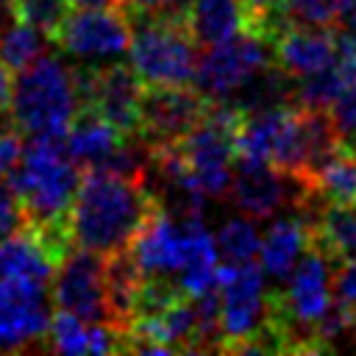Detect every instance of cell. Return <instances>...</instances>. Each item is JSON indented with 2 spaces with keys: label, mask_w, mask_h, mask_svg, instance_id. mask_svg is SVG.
Listing matches in <instances>:
<instances>
[{
  "label": "cell",
  "mask_w": 356,
  "mask_h": 356,
  "mask_svg": "<svg viewBox=\"0 0 356 356\" xmlns=\"http://www.w3.org/2000/svg\"><path fill=\"white\" fill-rule=\"evenodd\" d=\"M353 3L356 0H281L289 22L331 25V28L339 25V19L350 11Z\"/></svg>",
  "instance_id": "obj_22"
},
{
  "label": "cell",
  "mask_w": 356,
  "mask_h": 356,
  "mask_svg": "<svg viewBox=\"0 0 356 356\" xmlns=\"http://www.w3.org/2000/svg\"><path fill=\"white\" fill-rule=\"evenodd\" d=\"M228 195L234 197V203L248 217L264 220V217H273L289 200H295V206H298L303 200L306 189H303L300 181L281 172L270 161L250 159V156H236Z\"/></svg>",
  "instance_id": "obj_12"
},
{
  "label": "cell",
  "mask_w": 356,
  "mask_h": 356,
  "mask_svg": "<svg viewBox=\"0 0 356 356\" xmlns=\"http://www.w3.org/2000/svg\"><path fill=\"white\" fill-rule=\"evenodd\" d=\"M309 245H312V222L306 211L298 209V214L292 217L273 220L270 228L261 234V248H259V267L264 278L284 281Z\"/></svg>",
  "instance_id": "obj_14"
},
{
  "label": "cell",
  "mask_w": 356,
  "mask_h": 356,
  "mask_svg": "<svg viewBox=\"0 0 356 356\" xmlns=\"http://www.w3.org/2000/svg\"><path fill=\"white\" fill-rule=\"evenodd\" d=\"M211 100L197 89L186 86H145L139 111V139L147 150H161L178 145L206 114Z\"/></svg>",
  "instance_id": "obj_10"
},
{
  "label": "cell",
  "mask_w": 356,
  "mask_h": 356,
  "mask_svg": "<svg viewBox=\"0 0 356 356\" xmlns=\"http://www.w3.org/2000/svg\"><path fill=\"white\" fill-rule=\"evenodd\" d=\"M159 206L161 200L147 189L145 172L89 167L81 175L67 217L72 248L106 259L122 253Z\"/></svg>",
  "instance_id": "obj_1"
},
{
  "label": "cell",
  "mask_w": 356,
  "mask_h": 356,
  "mask_svg": "<svg viewBox=\"0 0 356 356\" xmlns=\"http://www.w3.org/2000/svg\"><path fill=\"white\" fill-rule=\"evenodd\" d=\"M72 70H75L81 106L97 111L125 136H136L145 83L139 81L134 67L108 61V64H78Z\"/></svg>",
  "instance_id": "obj_7"
},
{
  "label": "cell",
  "mask_w": 356,
  "mask_h": 356,
  "mask_svg": "<svg viewBox=\"0 0 356 356\" xmlns=\"http://www.w3.org/2000/svg\"><path fill=\"white\" fill-rule=\"evenodd\" d=\"M44 339L47 348L58 353H89V323L70 312H56Z\"/></svg>",
  "instance_id": "obj_21"
},
{
  "label": "cell",
  "mask_w": 356,
  "mask_h": 356,
  "mask_svg": "<svg viewBox=\"0 0 356 356\" xmlns=\"http://www.w3.org/2000/svg\"><path fill=\"white\" fill-rule=\"evenodd\" d=\"M192 0H125V14H145V17H178L186 19Z\"/></svg>",
  "instance_id": "obj_24"
},
{
  "label": "cell",
  "mask_w": 356,
  "mask_h": 356,
  "mask_svg": "<svg viewBox=\"0 0 356 356\" xmlns=\"http://www.w3.org/2000/svg\"><path fill=\"white\" fill-rule=\"evenodd\" d=\"M50 44L53 39L44 31L28 22H19L14 14H11V22H0V64L11 75L33 64L39 56H44Z\"/></svg>",
  "instance_id": "obj_18"
},
{
  "label": "cell",
  "mask_w": 356,
  "mask_h": 356,
  "mask_svg": "<svg viewBox=\"0 0 356 356\" xmlns=\"http://www.w3.org/2000/svg\"><path fill=\"white\" fill-rule=\"evenodd\" d=\"M19 153H22V142H19L17 131L14 128L0 131V178H6L17 167Z\"/></svg>",
  "instance_id": "obj_25"
},
{
  "label": "cell",
  "mask_w": 356,
  "mask_h": 356,
  "mask_svg": "<svg viewBox=\"0 0 356 356\" xmlns=\"http://www.w3.org/2000/svg\"><path fill=\"white\" fill-rule=\"evenodd\" d=\"M303 189L325 206L356 209V147L339 142Z\"/></svg>",
  "instance_id": "obj_16"
},
{
  "label": "cell",
  "mask_w": 356,
  "mask_h": 356,
  "mask_svg": "<svg viewBox=\"0 0 356 356\" xmlns=\"http://www.w3.org/2000/svg\"><path fill=\"white\" fill-rule=\"evenodd\" d=\"M50 325V298L42 281L0 278V350L42 345Z\"/></svg>",
  "instance_id": "obj_11"
},
{
  "label": "cell",
  "mask_w": 356,
  "mask_h": 356,
  "mask_svg": "<svg viewBox=\"0 0 356 356\" xmlns=\"http://www.w3.org/2000/svg\"><path fill=\"white\" fill-rule=\"evenodd\" d=\"M50 300L58 312H70L86 323H111L106 256L72 248L53 273Z\"/></svg>",
  "instance_id": "obj_9"
},
{
  "label": "cell",
  "mask_w": 356,
  "mask_h": 356,
  "mask_svg": "<svg viewBox=\"0 0 356 356\" xmlns=\"http://www.w3.org/2000/svg\"><path fill=\"white\" fill-rule=\"evenodd\" d=\"M81 8H122L125 11V0H72Z\"/></svg>",
  "instance_id": "obj_26"
},
{
  "label": "cell",
  "mask_w": 356,
  "mask_h": 356,
  "mask_svg": "<svg viewBox=\"0 0 356 356\" xmlns=\"http://www.w3.org/2000/svg\"><path fill=\"white\" fill-rule=\"evenodd\" d=\"M56 264V256L44 248L31 225H22L0 239V278H25L44 284L47 278H53Z\"/></svg>",
  "instance_id": "obj_15"
},
{
  "label": "cell",
  "mask_w": 356,
  "mask_h": 356,
  "mask_svg": "<svg viewBox=\"0 0 356 356\" xmlns=\"http://www.w3.org/2000/svg\"><path fill=\"white\" fill-rule=\"evenodd\" d=\"M186 25L197 44H217L245 31L242 0H192L186 11Z\"/></svg>",
  "instance_id": "obj_17"
},
{
  "label": "cell",
  "mask_w": 356,
  "mask_h": 356,
  "mask_svg": "<svg viewBox=\"0 0 356 356\" xmlns=\"http://www.w3.org/2000/svg\"><path fill=\"white\" fill-rule=\"evenodd\" d=\"M81 164L67 153L64 139L31 136L22 147L8 181L19 197L25 225H31L44 248L61 261L72 250L70 239V206L81 184Z\"/></svg>",
  "instance_id": "obj_2"
},
{
  "label": "cell",
  "mask_w": 356,
  "mask_h": 356,
  "mask_svg": "<svg viewBox=\"0 0 356 356\" xmlns=\"http://www.w3.org/2000/svg\"><path fill=\"white\" fill-rule=\"evenodd\" d=\"M81 108L75 70L56 53L39 56L11 78V125L28 136L64 139Z\"/></svg>",
  "instance_id": "obj_3"
},
{
  "label": "cell",
  "mask_w": 356,
  "mask_h": 356,
  "mask_svg": "<svg viewBox=\"0 0 356 356\" xmlns=\"http://www.w3.org/2000/svg\"><path fill=\"white\" fill-rule=\"evenodd\" d=\"M273 58L275 67L292 81L317 75L337 58V31L331 25L289 22L273 39Z\"/></svg>",
  "instance_id": "obj_13"
},
{
  "label": "cell",
  "mask_w": 356,
  "mask_h": 356,
  "mask_svg": "<svg viewBox=\"0 0 356 356\" xmlns=\"http://www.w3.org/2000/svg\"><path fill=\"white\" fill-rule=\"evenodd\" d=\"M220 350L264 353L281 350L273 328V300L261 267L220 264Z\"/></svg>",
  "instance_id": "obj_4"
},
{
  "label": "cell",
  "mask_w": 356,
  "mask_h": 356,
  "mask_svg": "<svg viewBox=\"0 0 356 356\" xmlns=\"http://www.w3.org/2000/svg\"><path fill=\"white\" fill-rule=\"evenodd\" d=\"M53 44L78 64L120 61L131 47V19L122 8H81L70 11L53 33Z\"/></svg>",
  "instance_id": "obj_8"
},
{
  "label": "cell",
  "mask_w": 356,
  "mask_h": 356,
  "mask_svg": "<svg viewBox=\"0 0 356 356\" xmlns=\"http://www.w3.org/2000/svg\"><path fill=\"white\" fill-rule=\"evenodd\" d=\"M334 298L356 320V256L337 264V270H334Z\"/></svg>",
  "instance_id": "obj_23"
},
{
  "label": "cell",
  "mask_w": 356,
  "mask_h": 356,
  "mask_svg": "<svg viewBox=\"0 0 356 356\" xmlns=\"http://www.w3.org/2000/svg\"><path fill=\"white\" fill-rule=\"evenodd\" d=\"M72 0H11V14L19 22H28L39 31H44L50 39L58 31V25L72 11Z\"/></svg>",
  "instance_id": "obj_20"
},
{
  "label": "cell",
  "mask_w": 356,
  "mask_h": 356,
  "mask_svg": "<svg viewBox=\"0 0 356 356\" xmlns=\"http://www.w3.org/2000/svg\"><path fill=\"white\" fill-rule=\"evenodd\" d=\"M217 242V253L222 261L228 264H245L253 261L259 256L261 248V234L253 225V217H231L214 236Z\"/></svg>",
  "instance_id": "obj_19"
},
{
  "label": "cell",
  "mask_w": 356,
  "mask_h": 356,
  "mask_svg": "<svg viewBox=\"0 0 356 356\" xmlns=\"http://www.w3.org/2000/svg\"><path fill=\"white\" fill-rule=\"evenodd\" d=\"M273 64V44L256 33L239 31L231 39L209 44V50L197 56L192 83L206 100L225 103Z\"/></svg>",
  "instance_id": "obj_6"
},
{
  "label": "cell",
  "mask_w": 356,
  "mask_h": 356,
  "mask_svg": "<svg viewBox=\"0 0 356 356\" xmlns=\"http://www.w3.org/2000/svg\"><path fill=\"white\" fill-rule=\"evenodd\" d=\"M131 19V67L145 86H186L195 81L197 42L178 17H145Z\"/></svg>",
  "instance_id": "obj_5"
}]
</instances>
